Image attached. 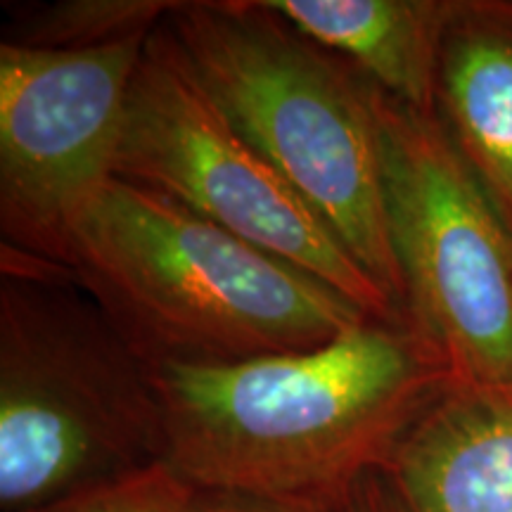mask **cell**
Returning a JSON list of instances; mask_svg holds the SVG:
<instances>
[{
  "label": "cell",
  "mask_w": 512,
  "mask_h": 512,
  "mask_svg": "<svg viewBox=\"0 0 512 512\" xmlns=\"http://www.w3.org/2000/svg\"><path fill=\"white\" fill-rule=\"evenodd\" d=\"M166 463L195 489L344 512L453 380L408 320L368 318L320 347L150 370Z\"/></svg>",
  "instance_id": "obj_1"
},
{
  "label": "cell",
  "mask_w": 512,
  "mask_h": 512,
  "mask_svg": "<svg viewBox=\"0 0 512 512\" xmlns=\"http://www.w3.org/2000/svg\"><path fill=\"white\" fill-rule=\"evenodd\" d=\"M67 271L150 370L313 349L370 318L302 268L117 176L76 223Z\"/></svg>",
  "instance_id": "obj_2"
},
{
  "label": "cell",
  "mask_w": 512,
  "mask_h": 512,
  "mask_svg": "<svg viewBox=\"0 0 512 512\" xmlns=\"http://www.w3.org/2000/svg\"><path fill=\"white\" fill-rule=\"evenodd\" d=\"M164 460L150 368L67 268L0 247V512Z\"/></svg>",
  "instance_id": "obj_3"
},
{
  "label": "cell",
  "mask_w": 512,
  "mask_h": 512,
  "mask_svg": "<svg viewBox=\"0 0 512 512\" xmlns=\"http://www.w3.org/2000/svg\"><path fill=\"white\" fill-rule=\"evenodd\" d=\"M166 27L216 105L406 316L373 83L268 0H178Z\"/></svg>",
  "instance_id": "obj_4"
},
{
  "label": "cell",
  "mask_w": 512,
  "mask_h": 512,
  "mask_svg": "<svg viewBox=\"0 0 512 512\" xmlns=\"http://www.w3.org/2000/svg\"><path fill=\"white\" fill-rule=\"evenodd\" d=\"M373 105L408 323L453 384L512 382V230L434 114L377 86Z\"/></svg>",
  "instance_id": "obj_5"
},
{
  "label": "cell",
  "mask_w": 512,
  "mask_h": 512,
  "mask_svg": "<svg viewBox=\"0 0 512 512\" xmlns=\"http://www.w3.org/2000/svg\"><path fill=\"white\" fill-rule=\"evenodd\" d=\"M114 176L162 192L235 238L302 268L370 318L408 320L216 105L166 19L147 38L128 91Z\"/></svg>",
  "instance_id": "obj_6"
},
{
  "label": "cell",
  "mask_w": 512,
  "mask_h": 512,
  "mask_svg": "<svg viewBox=\"0 0 512 512\" xmlns=\"http://www.w3.org/2000/svg\"><path fill=\"white\" fill-rule=\"evenodd\" d=\"M150 34L91 50L0 43V247L67 268L76 223L114 178Z\"/></svg>",
  "instance_id": "obj_7"
},
{
  "label": "cell",
  "mask_w": 512,
  "mask_h": 512,
  "mask_svg": "<svg viewBox=\"0 0 512 512\" xmlns=\"http://www.w3.org/2000/svg\"><path fill=\"white\" fill-rule=\"evenodd\" d=\"M382 475L406 512H512V382L451 384Z\"/></svg>",
  "instance_id": "obj_8"
},
{
  "label": "cell",
  "mask_w": 512,
  "mask_h": 512,
  "mask_svg": "<svg viewBox=\"0 0 512 512\" xmlns=\"http://www.w3.org/2000/svg\"><path fill=\"white\" fill-rule=\"evenodd\" d=\"M434 117L512 230V0H453Z\"/></svg>",
  "instance_id": "obj_9"
},
{
  "label": "cell",
  "mask_w": 512,
  "mask_h": 512,
  "mask_svg": "<svg viewBox=\"0 0 512 512\" xmlns=\"http://www.w3.org/2000/svg\"><path fill=\"white\" fill-rule=\"evenodd\" d=\"M292 27L342 57L389 98L434 114L453 0H268Z\"/></svg>",
  "instance_id": "obj_10"
},
{
  "label": "cell",
  "mask_w": 512,
  "mask_h": 512,
  "mask_svg": "<svg viewBox=\"0 0 512 512\" xmlns=\"http://www.w3.org/2000/svg\"><path fill=\"white\" fill-rule=\"evenodd\" d=\"M178 0H57L3 3V41L29 50H91L150 34Z\"/></svg>",
  "instance_id": "obj_11"
},
{
  "label": "cell",
  "mask_w": 512,
  "mask_h": 512,
  "mask_svg": "<svg viewBox=\"0 0 512 512\" xmlns=\"http://www.w3.org/2000/svg\"><path fill=\"white\" fill-rule=\"evenodd\" d=\"M195 491L164 460L27 512H190Z\"/></svg>",
  "instance_id": "obj_12"
},
{
  "label": "cell",
  "mask_w": 512,
  "mask_h": 512,
  "mask_svg": "<svg viewBox=\"0 0 512 512\" xmlns=\"http://www.w3.org/2000/svg\"><path fill=\"white\" fill-rule=\"evenodd\" d=\"M190 512H320L309 508H292V505L261 501L238 494H223V491H195Z\"/></svg>",
  "instance_id": "obj_13"
},
{
  "label": "cell",
  "mask_w": 512,
  "mask_h": 512,
  "mask_svg": "<svg viewBox=\"0 0 512 512\" xmlns=\"http://www.w3.org/2000/svg\"><path fill=\"white\" fill-rule=\"evenodd\" d=\"M344 512H406L382 472L363 479L351 494Z\"/></svg>",
  "instance_id": "obj_14"
}]
</instances>
